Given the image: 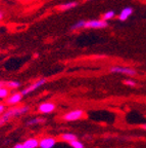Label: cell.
<instances>
[{
	"label": "cell",
	"mask_w": 146,
	"mask_h": 148,
	"mask_svg": "<svg viewBox=\"0 0 146 148\" xmlns=\"http://www.w3.org/2000/svg\"><path fill=\"white\" fill-rule=\"evenodd\" d=\"M29 111H30V106H28V105H23V106H16V107L7 109L4 113L1 115V117L7 123L11 118L16 117V116H20V115H24V114L28 113Z\"/></svg>",
	"instance_id": "6da1fadb"
},
{
	"label": "cell",
	"mask_w": 146,
	"mask_h": 148,
	"mask_svg": "<svg viewBox=\"0 0 146 148\" xmlns=\"http://www.w3.org/2000/svg\"><path fill=\"white\" fill-rule=\"evenodd\" d=\"M85 116V111L82 109H76V110H72L68 113L64 114L62 119L66 120V121H75V120H79Z\"/></svg>",
	"instance_id": "7a4b0ae2"
},
{
	"label": "cell",
	"mask_w": 146,
	"mask_h": 148,
	"mask_svg": "<svg viewBox=\"0 0 146 148\" xmlns=\"http://www.w3.org/2000/svg\"><path fill=\"white\" fill-rule=\"evenodd\" d=\"M107 26V22L104 20H90V21L85 22L84 28L86 29H103Z\"/></svg>",
	"instance_id": "3957f363"
},
{
	"label": "cell",
	"mask_w": 146,
	"mask_h": 148,
	"mask_svg": "<svg viewBox=\"0 0 146 148\" xmlns=\"http://www.w3.org/2000/svg\"><path fill=\"white\" fill-rule=\"evenodd\" d=\"M46 81H47V79L46 78H40L38 79L37 81H35L33 84H31V86H27V88H25L23 90H22V94H23L24 96L26 95H29V94H31V92H33L34 90H36L37 88H41L42 86H44L46 83Z\"/></svg>",
	"instance_id": "277c9868"
},
{
	"label": "cell",
	"mask_w": 146,
	"mask_h": 148,
	"mask_svg": "<svg viewBox=\"0 0 146 148\" xmlns=\"http://www.w3.org/2000/svg\"><path fill=\"white\" fill-rule=\"evenodd\" d=\"M110 72H112V73L125 74V75H128V76H135V75H137V71H136V70H134L133 68L120 67V66L112 67V68H110Z\"/></svg>",
	"instance_id": "5b68a950"
},
{
	"label": "cell",
	"mask_w": 146,
	"mask_h": 148,
	"mask_svg": "<svg viewBox=\"0 0 146 148\" xmlns=\"http://www.w3.org/2000/svg\"><path fill=\"white\" fill-rule=\"evenodd\" d=\"M23 97H24V95L22 94V92H12V94H10V95L5 99V104L6 105H18L22 102Z\"/></svg>",
	"instance_id": "8992f818"
},
{
	"label": "cell",
	"mask_w": 146,
	"mask_h": 148,
	"mask_svg": "<svg viewBox=\"0 0 146 148\" xmlns=\"http://www.w3.org/2000/svg\"><path fill=\"white\" fill-rule=\"evenodd\" d=\"M55 109H56V105L54 103H52V102H44V103H41L38 106V111L40 113L43 114L51 113Z\"/></svg>",
	"instance_id": "52a82bcc"
},
{
	"label": "cell",
	"mask_w": 146,
	"mask_h": 148,
	"mask_svg": "<svg viewBox=\"0 0 146 148\" xmlns=\"http://www.w3.org/2000/svg\"><path fill=\"white\" fill-rule=\"evenodd\" d=\"M57 143V140L53 137H45L39 140V147L40 148H53L55 144Z\"/></svg>",
	"instance_id": "ba28073f"
},
{
	"label": "cell",
	"mask_w": 146,
	"mask_h": 148,
	"mask_svg": "<svg viewBox=\"0 0 146 148\" xmlns=\"http://www.w3.org/2000/svg\"><path fill=\"white\" fill-rule=\"evenodd\" d=\"M133 14V8L132 7H125L124 9H122L121 12L119 14V20L122 22L126 21L131 14Z\"/></svg>",
	"instance_id": "9c48e42d"
},
{
	"label": "cell",
	"mask_w": 146,
	"mask_h": 148,
	"mask_svg": "<svg viewBox=\"0 0 146 148\" xmlns=\"http://www.w3.org/2000/svg\"><path fill=\"white\" fill-rule=\"evenodd\" d=\"M25 148H38L39 140L37 138H29L24 142Z\"/></svg>",
	"instance_id": "30bf717a"
},
{
	"label": "cell",
	"mask_w": 146,
	"mask_h": 148,
	"mask_svg": "<svg viewBox=\"0 0 146 148\" xmlns=\"http://www.w3.org/2000/svg\"><path fill=\"white\" fill-rule=\"evenodd\" d=\"M46 119L44 117H34L32 119L28 120L26 123V125L31 127V125H41V123H45Z\"/></svg>",
	"instance_id": "8fae6325"
},
{
	"label": "cell",
	"mask_w": 146,
	"mask_h": 148,
	"mask_svg": "<svg viewBox=\"0 0 146 148\" xmlns=\"http://www.w3.org/2000/svg\"><path fill=\"white\" fill-rule=\"evenodd\" d=\"M60 139L69 143V142L73 141V140H76V139H78V138L73 133H62V134H60Z\"/></svg>",
	"instance_id": "7c38bea8"
},
{
	"label": "cell",
	"mask_w": 146,
	"mask_h": 148,
	"mask_svg": "<svg viewBox=\"0 0 146 148\" xmlns=\"http://www.w3.org/2000/svg\"><path fill=\"white\" fill-rule=\"evenodd\" d=\"M78 5L77 1H70V2H66L64 4H62L58 8H59L60 12H64V10H69L71 8H74Z\"/></svg>",
	"instance_id": "4fadbf2b"
},
{
	"label": "cell",
	"mask_w": 146,
	"mask_h": 148,
	"mask_svg": "<svg viewBox=\"0 0 146 148\" xmlns=\"http://www.w3.org/2000/svg\"><path fill=\"white\" fill-rule=\"evenodd\" d=\"M21 86V83L18 82V81H16V80H10V81H7V88L9 90H16V88H20Z\"/></svg>",
	"instance_id": "5bb4252c"
},
{
	"label": "cell",
	"mask_w": 146,
	"mask_h": 148,
	"mask_svg": "<svg viewBox=\"0 0 146 148\" xmlns=\"http://www.w3.org/2000/svg\"><path fill=\"white\" fill-rule=\"evenodd\" d=\"M9 88H0V99H6L9 96Z\"/></svg>",
	"instance_id": "9a60e30c"
},
{
	"label": "cell",
	"mask_w": 146,
	"mask_h": 148,
	"mask_svg": "<svg viewBox=\"0 0 146 148\" xmlns=\"http://www.w3.org/2000/svg\"><path fill=\"white\" fill-rule=\"evenodd\" d=\"M116 16V14H114V10H108V12H106L105 14H103L102 16V20H104V21H110V20H112L114 16Z\"/></svg>",
	"instance_id": "2e32d148"
},
{
	"label": "cell",
	"mask_w": 146,
	"mask_h": 148,
	"mask_svg": "<svg viewBox=\"0 0 146 148\" xmlns=\"http://www.w3.org/2000/svg\"><path fill=\"white\" fill-rule=\"evenodd\" d=\"M69 144L73 148H84V144H83L81 141H79L78 139H76V140H73V141H71V142H69Z\"/></svg>",
	"instance_id": "e0dca14e"
},
{
	"label": "cell",
	"mask_w": 146,
	"mask_h": 148,
	"mask_svg": "<svg viewBox=\"0 0 146 148\" xmlns=\"http://www.w3.org/2000/svg\"><path fill=\"white\" fill-rule=\"evenodd\" d=\"M85 22H86V21H79V22H77L75 25L72 26L71 30L75 31V30H79V29H82V28H84Z\"/></svg>",
	"instance_id": "ac0fdd59"
},
{
	"label": "cell",
	"mask_w": 146,
	"mask_h": 148,
	"mask_svg": "<svg viewBox=\"0 0 146 148\" xmlns=\"http://www.w3.org/2000/svg\"><path fill=\"white\" fill-rule=\"evenodd\" d=\"M124 83H125L126 86H136V82L132 79H125L124 80Z\"/></svg>",
	"instance_id": "d6986e66"
},
{
	"label": "cell",
	"mask_w": 146,
	"mask_h": 148,
	"mask_svg": "<svg viewBox=\"0 0 146 148\" xmlns=\"http://www.w3.org/2000/svg\"><path fill=\"white\" fill-rule=\"evenodd\" d=\"M6 110H7L6 104H1V103H0V116L2 115Z\"/></svg>",
	"instance_id": "ffe728a7"
},
{
	"label": "cell",
	"mask_w": 146,
	"mask_h": 148,
	"mask_svg": "<svg viewBox=\"0 0 146 148\" xmlns=\"http://www.w3.org/2000/svg\"><path fill=\"white\" fill-rule=\"evenodd\" d=\"M7 88V81H4V80H0V88Z\"/></svg>",
	"instance_id": "44dd1931"
},
{
	"label": "cell",
	"mask_w": 146,
	"mask_h": 148,
	"mask_svg": "<svg viewBox=\"0 0 146 148\" xmlns=\"http://www.w3.org/2000/svg\"><path fill=\"white\" fill-rule=\"evenodd\" d=\"M14 148H25V146H24V143H18L14 146Z\"/></svg>",
	"instance_id": "7402d4cb"
},
{
	"label": "cell",
	"mask_w": 146,
	"mask_h": 148,
	"mask_svg": "<svg viewBox=\"0 0 146 148\" xmlns=\"http://www.w3.org/2000/svg\"><path fill=\"white\" fill-rule=\"evenodd\" d=\"M4 123H6V121H5V120L3 119V118L1 117V116H0V127H2V125H4Z\"/></svg>",
	"instance_id": "603a6c76"
},
{
	"label": "cell",
	"mask_w": 146,
	"mask_h": 148,
	"mask_svg": "<svg viewBox=\"0 0 146 148\" xmlns=\"http://www.w3.org/2000/svg\"><path fill=\"white\" fill-rule=\"evenodd\" d=\"M3 18H4V12H3V10H1V9H0V21H1V20H3Z\"/></svg>",
	"instance_id": "cb8c5ba5"
},
{
	"label": "cell",
	"mask_w": 146,
	"mask_h": 148,
	"mask_svg": "<svg viewBox=\"0 0 146 148\" xmlns=\"http://www.w3.org/2000/svg\"><path fill=\"white\" fill-rule=\"evenodd\" d=\"M142 127H144V129H146V125H142Z\"/></svg>",
	"instance_id": "d4e9b609"
}]
</instances>
